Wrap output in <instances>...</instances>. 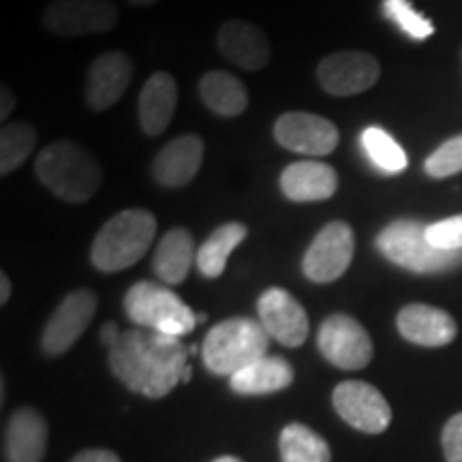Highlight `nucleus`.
Listing matches in <instances>:
<instances>
[{
  "mask_svg": "<svg viewBox=\"0 0 462 462\" xmlns=\"http://www.w3.org/2000/svg\"><path fill=\"white\" fill-rule=\"evenodd\" d=\"M189 354L182 340L154 330H126L109 349V368L131 392L163 398L182 381Z\"/></svg>",
  "mask_w": 462,
  "mask_h": 462,
  "instance_id": "obj_1",
  "label": "nucleus"
},
{
  "mask_svg": "<svg viewBox=\"0 0 462 462\" xmlns=\"http://www.w3.org/2000/svg\"><path fill=\"white\" fill-rule=\"evenodd\" d=\"M34 171L45 189L69 204H84L92 199L103 182L101 165L95 154L71 140L45 146L39 152Z\"/></svg>",
  "mask_w": 462,
  "mask_h": 462,
  "instance_id": "obj_2",
  "label": "nucleus"
},
{
  "mask_svg": "<svg viewBox=\"0 0 462 462\" xmlns=\"http://www.w3.org/2000/svg\"><path fill=\"white\" fill-rule=\"evenodd\" d=\"M157 234V218L142 208H131L109 218L90 248V262L101 273H123L146 255Z\"/></svg>",
  "mask_w": 462,
  "mask_h": 462,
  "instance_id": "obj_3",
  "label": "nucleus"
},
{
  "mask_svg": "<svg viewBox=\"0 0 462 462\" xmlns=\"http://www.w3.org/2000/svg\"><path fill=\"white\" fill-rule=\"evenodd\" d=\"M270 337L262 321L248 317H231L217 323L206 334L201 345V357L210 373L221 377H234L242 368L262 360L268 354Z\"/></svg>",
  "mask_w": 462,
  "mask_h": 462,
  "instance_id": "obj_4",
  "label": "nucleus"
},
{
  "mask_svg": "<svg viewBox=\"0 0 462 462\" xmlns=\"http://www.w3.org/2000/svg\"><path fill=\"white\" fill-rule=\"evenodd\" d=\"M426 229L429 225L420 221L398 218L381 231L374 245L392 263L418 274H439L460 268L462 251H443L432 246L426 238Z\"/></svg>",
  "mask_w": 462,
  "mask_h": 462,
  "instance_id": "obj_5",
  "label": "nucleus"
},
{
  "mask_svg": "<svg viewBox=\"0 0 462 462\" xmlns=\"http://www.w3.org/2000/svg\"><path fill=\"white\" fill-rule=\"evenodd\" d=\"M125 313L133 323L167 337L180 338L193 332L198 315L180 296L152 281L135 282L125 296Z\"/></svg>",
  "mask_w": 462,
  "mask_h": 462,
  "instance_id": "obj_6",
  "label": "nucleus"
},
{
  "mask_svg": "<svg viewBox=\"0 0 462 462\" xmlns=\"http://www.w3.org/2000/svg\"><path fill=\"white\" fill-rule=\"evenodd\" d=\"M118 20V7L112 0H54L43 11L45 31L56 37L109 32Z\"/></svg>",
  "mask_w": 462,
  "mask_h": 462,
  "instance_id": "obj_7",
  "label": "nucleus"
},
{
  "mask_svg": "<svg viewBox=\"0 0 462 462\" xmlns=\"http://www.w3.org/2000/svg\"><path fill=\"white\" fill-rule=\"evenodd\" d=\"M317 346L328 362L340 371H360L373 360V340L351 315L326 317L317 334Z\"/></svg>",
  "mask_w": 462,
  "mask_h": 462,
  "instance_id": "obj_8",
  "label": "nucleus"
},
{
  "mask_svg": "<svg viewBox=\"0 0 462 462\" xmlns=\"http://www.w3.org/2000/svg\"><path fill=\"white\" fill-rule=\"evenodd\" d=\"M356 253V234L345 221H332L323 227L302 259V273L317 285L334 282L346 273Z\"/></svg>",
  "mask_w": 462,
  "mask_h": 462,
  "instance_id": "obj_9",
  "label": "nucleus"
},
{
  "mask_svg": "<svg viewBox=\"0 0 462 462\" xmlns=\"http://www.w3.org/2000/svg\"><path fill=\"white\" fill-rule=\"evenodd\" d=\"M97 300L90 289H78L56 306L51 313L48 326L43 328L42 334V349L43 354L51 357L67 354L71 346L78 343L79 337L88 330V326L95 319Z\"/></svg>",
  "mask_w": 462,
  "mask_h": 462,
  "instance_id": "obj_10",
  "label": "nucleus"
},
{
  "mask_svg": "<svg viewBox=\"0 0 462 462\" xmlns=\"http://www.w3.org/2000/svg\"><path fill=\"white\" fill-rule=\"evenodd\" d=\"M332 404L346 424L366 435L388 430L392 409L385 396L366 381H343L332 392Z\"/></svg>",
  "mask_w": 462,
  "mask_h": 462,
  "instance_id": "obj_11",
  "label": "nucleus"
},
{
  "mask_svg": "<svg viewBox=\"0 0 462 462\" xmlns=\"http://www.w3.org/2000/svg\"><path fill=\"white\" fill-rule=\"evenodd\" d=\"M381 65L373 54L356 50L334 51L317 67L321 88L332 97H354L377 84Z\"/></svg>",
  "mask_w": 462,
  "mask_h": 462,
  "instance_id": "obj_12",
  "label": "nucleus"
},
{
  "mask_svg": "<svg viewBox=\"0 0 462 462\" xmlns=\"http://www.w3.org/2000/svg\"><path fill=\"white\" fill-rule=\"evenodd\" d=\"M274 137L282 148L309 157H326L338 146L337 125L310 112H287L274 125Z\"/></svg>",
  "mask_w": 462,
  "mask_h": 462,
  "instance_id": "obj_13",
  "label": "nucleus"
},
{
  "mask_svg": "<svg viewBox=\"0 0 462 462\" xmlns=\"http://www.w3.org/2000/svg\"><path fill=\"white\" fill-rule=\"evenodd\" d=\"M259 321L270 338L282 346H300L309 337V315L291 293L281 287L265 289L257 302Z\"/></svg>",
  "mask_w": 462,
  "mask_h": 462,
  "instance_id": "obj_14",
  "label": "nucleus"
},
{
  "mask_svg": "<svg viewBox=\"0 0 462 462\" xmlns=\"http://www.w3.org/2000/svg\"><path fill=\"white\" fill-rule=\"evenodd\" d=\"M135 65L125 51H106L92 60L86 78V103L92 112H106L129 90Z\"/></svg>",
  "mask_w": 462,
  "mask_h": 462,
  "instance_id": "obj_15",
  "label": "nucleus"
},
{
  "mask_svg": "<svg viewBox=\"0 0 462 462\" xmlns=\"http://www.w3.org/2000/svg\"><path fill=\"white\" fill-rule=\"evenodd\" d=\"M204 140L198 135H180L167 142L152 161V176L161 187L180 189L195 180L204 163Z\"/></svg>",
  "mask_w": 462,
  "mask_h": 462,
  "instance_id": "obj_16",
  "label": "nucleus"
},
{
  "mask_svg": "<svg viewBox=\"0 0 462 462\" xmlns=\"http://www.w3.org/2000/svg\"><path fill=\"white\" fill-rule=\"evenodd\" d=\"M217 48L229 62L246 71H259L273 58V48L265 32L246 20L225 22L218 28Z\"/></svg>",
  "mask_w": 462,
  "mask_h": 462,
  "instance_id": "obj_17",
  "label": "nucleus"
},
{
  "mask_svg": "<svg viewBox=\"0 0 462 462\" xmlns=\"http://www.w3.org/2000/svg\"><path fill=\"white\" fill-rule=\"evenodd\" d=\"M404 340L421 346H446L458 334L454 317L430 304H407L396 317Z\"/></svg>",
  "mask_w": 462,
  "mask_h": 462,
  "instance_id": "obj_18",
  "label": "nucleus"
},
{
  "mask_svg": "<svg viewBox=\"0 0 462 462\" xmlns=\"http://www.w3.org/2000/svg\"><path fill=\"white\" fill-rule=\"evenodd\" d=\"M281 190L298 204L326 201L338 190V173L321 161H298L281 173Z\"/></svg>",
  "mask_w": 462,
  "mask_h": 462,
  "instance_id": "obj_19",
  "label": "nucleus"
},
{
  "mask_svg": "<svg viewBox=\"0 0 462 462\" xmlns=\"http://www.w3.org/2000/svg\"><path fill=\"white\" fill-rule=\"evenodd\" d=\"M48 449V424L43 415L22 407L11 415L5 430V458L7 462H42Z\"/></svg>",
  "mask_w": 462,
  "mask_h": 462,
  "instance_id": "obj_20",
  "label": "nucleus"
},
{
  "mask_svg": "<svg viewBox=\"0 0 462 462\" xmlns=\"http://www.w3.org/2000/svg\"><path fill=\"white\" fill-rule=\"evenodd\" d=\"M178 107V86L171 73L157 71L140 92V125L148 137H159L171 125Z\"/></svg>",
  "mask_w": 462,
  "mask_h": 462,
  "instance_id": "obj_21",
  "label": "nucleus"
},
{
  "mask_svg": "<svg viewBox=\"0 0 462 462\" xmlns=\"http://www.w3.org/2000/svg\"><path fill=\"white\" fill-rule=\"evenodd\" d=\"M195 259L198 253H195L193 234L187 227H176L159 240L152 270L165 285H180L193 268Z\"/></svg>",
  "mask_w": 462,
  "mask_h": 462,
  "instance_id": "obj_22",
  "label": "nucleus"
},
{
  "mask_svg": "<svg viewBox=\"0 0 462 462\" xmlns=\"http://www.w3.org/2000/svg\"><path fill=\"white\" fill-rule=\"evenodd\" d=\"M291 383L293 366L281 356H265L229 377L231 390L242 396L274 394V392L289 388Z\"/></svg>",
  "mask_w": 462,
  "mask_h": 462,
  "instance_id": "obj_23",
  "label": "nucleus"
},
{
  "mask_svg": "<svg viewBox=\"0 0 462 462\" xmlns=\"http://www.w3.org/2000/svg\"><path fill=\"white\" fill-rule=\"evenodd\" d=\"M201 101L210 112L223 118H236L248 107V92L236 75L227 71H210L199 79Z\"/></svg>",
  "mask_w": 462,
  "mask_h": 462,
  "instance_id": "obj_24",
  "label": "nucleus"
},
{
  "mask_svg": "<svg viewBox=\"0 0 462 462\" xmlns=\"http://www.w3.org/2000/svg\"><path fill=\"white\" fill-rule=\"evenodd\" d=\"M248 236L246 225L225 223L208 236L204 245L198 248V268L208 279H218L227 268V259L236 246Z\"/></svg>",
  "mask_w": 462,
  "mask_h": 462,
  "instance_id": "obj_25",
  "label": "nucleus"
},
{
  "mask_svg": "<svg viewBox=\"0 0 462 462\" xmlns=\"http://www.w3.org/2000/svg\"><path fill=\"white\" fill-rule=\"evenodd\" d=\"M282 462H330L332 452L328 441L306 424H289L282 429L281 439Z\"/></svg>",
  "mask_w": 462,
  "mask_h": 462,
  "instance_id": "obj_26",
  "label": "nucleus"
},
{
  "mask_svg": "<svg viewBox=\"0 0 462 462\" xmlns=\"http://www.w3.org/2000/svg\"><path fill=\"white\" fill-rule=\"evenodd\" d=\"M37 146V131L28 123H9L0 131V173L9 176L26 163Z\"/></svg>",
  "mask_w": 462,
  "mask_h": 462,
  "instance_id": "obj_27",
  "label": "nucleus"
},
{
  "mask_svg": "<svg viewBox=\"0 0 462 462\" xmlns=\"http://www.w3.org/2000/svg\"><path fill=\"white\" fill-rule=\"evenodd\" d=\"M362 148L366 157L373 161L374 167H379L385 173H401L407 170V154L398 146L394 137L388 131L379 126H368L362 133Z\"/></svg>",
  "mask_w": 462,
  "mask_h": 462,
  "instance_id": "obj_28",
  "label": "nucleus"
},
{
  "mask_svg": "<svg viewBox=\"0 0 462 462\" xmlns=\"http://www.w3.org/2000/svg\"><path fill=\"white\" fill-rule=\"evenodd\" d=\"M381 7H383V15L415 42H424L435 32V26L429 17L420 14L409 0H383Z\"/></svg>",
  "mask_w": 462,
  "mask_h": 462,
  "instance_id": "obj_29",
  "label": "nucleus"
},
{
  "mask_svg": "<svg viewBox=\"0 0 462 462\" xmlns=\"http://www.w3.org/2000/svg\"><path fill=\"white\" fill-rule=\"evenodd\" d=\"M424 167L426 173H429L430 178H437V180L462 171V135H456L446 143H441V146L426 159Z\"/></svg>",
  "mask_w": 462,
  "mask_h": 462,
  "instance_id": "obj_30",
  "label": "nucleus"
},
{
  "mask_svg": "<svg viewBox=\"0 0 462 462\" xmlns=\"http://www.w3.org/2000/svg\"><path fill=\"white\" fill-rule=\"evenodd\" d=\"M426 238L432 246L443 248V251H462V215L429 225Z\"/></svg>",
  "mask_w": 462,
  "mask_h": 462,
  "instance_id": "obj_31",
  "label": "nucleus"
},
{
  "mask_svg": "<svg viewBox=\"0 0 462 462\" xmlns=\"http://www.w3.org/2000/svg\"><path fill=\"white\" fill-rule=\"evenodd\" d=\"M443 454L448 462H462V413H456L448 421L441 435Z\"/></svg>",
  "mask_w": 462,
  "mask_h": 462,
  "instance_id": "obj_32",
  "label": "nucleus"
},
{
  "mask_svg": "<svg viewBox=\"0 0 462 462\" xmlns=\"http://www.w3.org/2000/svg\"><path fill=\"white\" fill-rule=\"evenodd\" d=\"M71 462H123L118 454L109 452V449H84Z\"/></svg>",
  "mask_w": 462,
  "mask_h": 462,
  "instance_id": "obj_33",
  "label": "nucleus"
},
{
  "mask_svg": "<svg viewBox=\"0 0 462 462\" xmlns=\"http://www.w3.org/2000/svg\"><path fill=\"white\" fill-rule=\"evenodd\" d=\"M14 109H15L14 90H9L7 86H3V88H0V118L7 120Z\"/></svg>",
  "mask_w": 462,
  "mask_h": 462,
  "instance_id": "obj_34",
  "label": "nucleus"
},
{
  "mask_svg": "<svg viewBox=\"0 0 462 462\" xmlns=\"http://www.w3.org/2000/svg\"><path fill=\"white\" fill-rule=\"evenodd\" d=\"M120 334H123V332L118 330V326H116V323H112V321L103 323V328H101V343L106 345V346H109V349H112V346L118 343Z\"/></svg>",
  "mask_w": 462,
  "mask_h": 462,
  "instance_id": "obj_35",
  "label": "nucleus"
},
{
  "mask_svg": "<svg viewBox=\"0 0 462 462\" xmlns=\"http://www.w3.org/2000/svg\"><path fill=\"white\" fill-rule=\"evenodd\" d=\"M11 296V281L7 274H0V304H7Z\"/></svg>",
  "mask_w": 462,
  "mask_h": 462,
  "instance_id": "obj_36",
  "label": "nucleus"
},
{
  "mask_svg": "<svg viewBox=\"0 0 462 462\" xmlns=\"http://www.w3.org/2000/svg\"><path fill=\"white\" fill-rule=\"evenodd\" d=\"M126 3L135 5V7H150V5H157L159 0H126Z\"/></svg>",
  "mask_w": 462,
  "mask_h": 462,
  "instance_id": "obj_37",
  "label": "nucleus"
},
{
  "mask_svg": "<svg viewBox=\"0 0 462 462\" xmlns=\"http://www.w3.org/2000/svg\"><path fill=\"white\" fill-rule=\"evenodd\" d=\"M212 462H242L240 458H236V456H221V458L212 460Z\"/></svg>",
  "mask_w": 462,
  "mask_h": 462,
  "instance_id": "obj_38",
  "label": "nucleus"
},
{
  "mask_svg": "<svg viewBox=\"0 0 462 462\" xmlns=\"http://www.w3.org/2000/svg\"><path fill=\"white\" fill-rule=\"evenodd\" d=\"M190 373H193V371H190V366L187 364V368H184V373H182V383H189V381H190Z\"/></svg>",
  "mask_w": 462,
  "mask_h": 462,
  "instance_id": "obj_39",
  "label": "nucleus"
},
{
  "mask_svg": "<svg viewBox=\"0 0 462 462\" xmlns=\"http://www.w3.org/2000/svg\"><path fill=\"white\" fill-rule=\"evenodd\" d=\"M206 319H208L206 313H199V315H198V323H204Z\"/></svg>",
  "mask_w": 462,
  "mask_h": 462,
  "instance_id": "obj_40",
  "label": "nucleus"
}]
</instances>
